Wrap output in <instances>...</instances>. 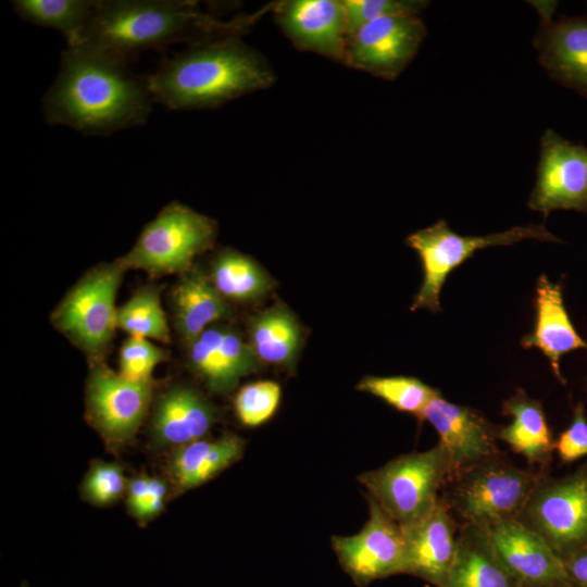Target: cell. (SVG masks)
<instances>
[{
    "instance_id": "obj_8",
    "label": "cell",
    "mask_w": 587,
    "mask_h": 587,
    "mask_svg": "<svg viewBox=\"0 0 587 587\" xmlns=\"http://www.w3.org/2000/svg\"><path fill=\"white\" fill-rule=\"evenodd\" d=\"M126 271L118 259L90 268L50 315L54 328L89 361L101 360L117 328L115 298Z\"/></svg>"
},
{
    "instance_id": "obj_30",
    "label": "cell",
    "mask_w": 587,
    "mask_h": 587,
    "mask_svg": "<svg viewBox=\"0 0 587 587\" xmlns=\"http://www.w3.org/2000/svg\"><path fill=\"white\" fill-rule=\"evenodd\" d=\"M187 364L212 391L228 392L237 385L204 332L187 346Z\"/></svg>"
},
{
    "instance_id": "obj_24",
    "label": "cell",
    "mask_w": 587,
    "mask_h": 587,
    "mask_svg": "<svg viewBox=\"0 0 587 587\" xmlns=\"http://www.w3.org/2000/svg\"><path fill=\"white\" fill-rule=\"evenodd\" d=\"M243 450L245 441L234 434L177 448L167 464L170 482L176 492L196 488L238 461Z\"/></svg>"
},
{
    "instance_id": "obj_26",
    "label": "cell",
    "mask_w": 587,
    "mask_h": 587,
    "mask_svg": "<svg viewBox=\"0 0 587 587\" xmlns=\"http://www.w3.org/2000/svg\"><path fill=\"white\" fill-rule=\"evenodd\" d=\"M93 0H15L14 11L24 20L38 26L61 32L67 46L75 45L90 21Z\"/></svg>"
},
{
    "instance_id": "obj_22",
    "label": "cell",
    "mask_w": 587,
    "mask_h": 587,
    "mask_svg": "<svg viewBox=\"0 0 587 587\" xmlns=\"http://www.w3.org/2000/svg\"><path fill=\"white\" fill-rule=\"evenodd\" d=\"M442 587H522L496 554L484 527L460 525Z\"/></svg>"
},
{
    "instance_id": "obj_36",
    "label": "cell",
    "mask_w": 587,
    "mask_h": 587,
    "mask_svg": "<svg viewBox=\"0 0 587 587\" xmlns=\"http://www.w3.org/2000/svg\"><path fill=\"white\" fill-rule=\"evenodd\" d=\"M126 495L128 511L140 522H148L159 515L165 504V500L151 496L149 476L145 473L128 480Z\"/></svg>"
},
{
    "instance_id": "obj_35",
    "label": "cell",
    "mask_w": 587,
    "mask_h": 587,
    "mask_svg": "<svg viewBox=\"0 0 587 587\" xmlns=\"http://www.w3.org/2000/svg\"><path fill=\"white\" fill-rule=\"evenodd\" d=\"M554 451L562 463L587 457V417L582 402L575 404L572 421L557 438Z\"/></svg>"
},
{
    "instance_id": "obj_23",
    "label": "cell",
    "mask_w": 587,
    "mask_h": 587,
    "mask_svg": "<svg viewBox=\"0 0 587 587\" xmlns=\"http://www.w3.org/2000/svg\"><path fill=\"white\" fill-rule=\"evenodd\" d=\"M502 414L512 417V421L498 428V439L528 463L547 466L552 459L555 440L541 402L519 388L502 402Z\"/></svg>"
},
{
    "instance_id": "obj_19",
    "label": "cell",
    "mask_w": 587,
    "mask_h": 587,
    "mask_svg": "<svg viewBox=\"0 0 587 587\" xmlns=\"http://www.w3.org/2000/svg\"><path fill=\"white\" fill-rule=\"evenodd\" d=\"M214 421V408L202 394L187 385H174L154 404L150 434L155 446L175 450L205 438Z\"/></svg>"
},
{
    "instance_id": "obj_4",
    "label": "cell",
    "mask_w": 587,
    "mask_h": 587,
    "mask_svg": "<svg viewBox=\"0 0 587 587\" xmlns=\"http://www.w3.org/2000/svg\"><path fill=\"white\" fill-rule=\"evenodd\" d=\"M541 474L521 469L498 453L449 483L445 499L460 525L488 527L517 520Z\"/></svg>"
},
{
    "instance_id": "obj_33",
    "label": "cell",
    "mask_w": 587,
    "mask_h": 587,
    "mask_svg": "<svg viewBox=\"0 0 587 587\" xmlns=\"http://www.w3.org/2000/svg\"><path fill=\"white\" fill-rule=\"evenodd\" d=\"M167 359L168 351L165 349L147 338L129 336L120 350L118 373L132 380H152L154 367Z\"/></svg>"
},
{
    "instance_id": "obj_13",
    "label": "cell",
    "mask_w": 587,
    "mask_h": 587,
    "mask_svg": "<svg viewBox=\"0 0 587 587\" xmlns=\"http://www.w3.org/2000/svg\"><path fill=\"white\" fill-rule=\"evenodd\" d=\"M425 36L426 26L415 14L378 17L349 38L345 64L395 79L413 60Z\"/></svg>"
},
{
    "instance_id": "obj_9",
    "label": "cell",
    "mask_w": 587,
    "mask_h": 587,
    "mask_svg": "<svg viewBox=\"0 0 587 587\" xmlns=\"http://www.w3.org/2000/svg\"><path fill=\"white\" fill-rule=\"evenodd\" d=\"M564 561L587 546V461L561 477L542 473L517 520Z\"/></svg>"
},
{
    "instance_id": "obj_34",
    "label": "cell",
    "mask_w": 587,
    "mask_h": 587,
    "mask_svg": "<svg viewBox=\"0 0 587 587\" xmlns=\"http://www.w3.org/2000/svg\"><path fill=\"white\" fill-rule=\"evenodd\" d=\"M346 15L349 38L363 25L378 17L391 14L417 15L427 7L421 0H341Z\"/></svg>"
},
{
    "instance_id": "obj_20",
    "label": "cell",
    "mask_w": 587,
    "mask_h": 587,
    "mask_svg": "<svg viewBox=\"0 0 587 587\" xmlns=\"http://www.w3.org/2000/svg\"><path fill=\"white\" fill-rule=\"evenodd\" d=\"M535 324L533 330L521 339L523 348H537L549 360L557 379L564 384L561 358L577 349L587 350V341L577 333L566 311L562 287L540 275L536 285Z\"/></svg>"
},
{
    "instance_id": "obj_31",
    "label": "cell",
    "mask_w": 587,
    "mask_h": 587,
    "mask_svg": "<svg viewBox=\"0 0 587 587\" xmlns=\"http://www.w3.org/2000/svg\"><path fill=\"white\" fill-rule=\"evenodd\" d=\"M280 400V387L272 380H259L240 388L235 397V411L240 423L257 427L268 421Z\"/></svg>"
},
{
    "instance_id": "obj_21",
    "label": "cell",
    "mask_w": 587,
    "mask_h": 587,
    "mask_svg": "<svg viewBox=\"0 0 587 587\" xmlns=\"http://www.w3.org/2000/svg\"><path fill=\"white\" fill-rule=\"evenodd\" d=\"M171 304L175 328L186 346L230 315L225 298L210 277L196 267L182 274L172 291Z\"/></svg>"
},
{
    "instance_id": "obj_11",
    "label": "cell",
    "mask_w": 587,
    "mask_h": 587,
    "mask_svg": "<svg viewBox=\"0 0 587 587\" xmlns=\"http://www.w3.org/2000/svg\"><path fill=\"white\" fill-rule=\"evenodd\" d=\"M369 519L351 536H334L332 546L342 570L362 587L404 574L405 549L400 525L369 498Z\"/></svg>"
},
{
    "instance_id": "obj_29",
    "label": "cell",
    "mask_w": 587,
    "mask_h": 587,
    "mask_svg": "<svg viewBox=\"0 0 587 587\" xmlns=\"http://www.w3.org/2000/svg\"><path fill=\"white\" fill-rule=\"evenodd\" d=\"M357 389L371 394L398 411L417 419L425 407L441 395L436 388L411 376H367L360 380Z\"/></svg>"
},
{
    "instance_id": "obj_37",
    "label": "cell",
    "mask_w": 587,
    "mask_h": 587,
    "mask_svg": "<svg viewBox=\"0 0 587 587\" xmlns=\"http://www.w3.org/2000/svg\"><path fill=\"white\" fill-rule=\"evenodd\" d=\"M571 587H587V546L563 561Z\"/></svg>"
},
{
    "instance_id": "obj_32",
    "label": "cell",
    "mask_w": 587,
    "mask_h": 587,
    "mask_svg": "<svg viewBox=\"0 0 587 587\" xmlns=\"http://www.w3.org/2000/svg\"><path fill=\"white\" fill-rule=\"evenodd\" d=\"M127 486L128 480L120 464L95 461L82 484V496L95 505L105 507L120 500Z\"/></svg>"
},
{
    "instance_id": "obj_3",
    "label": "cell",
    "mask_w": 587,
    "mask_h": 587,
    "mask_svg": "<svg viewBox=\"0 0 587 587\" xmlns=\"http://www.w3.org/2000/svg\"><path fill=\"white\" fill-rule=\"evenodd\" d=\"M273 83L265 59L239 37L190 46L147 76L153 101L170 110L216 108Z\"/></svg>"
},
{
    "instance_id": "obj_18",
    "label": "cell",
    "mask_w": 587,
    "mask_h": 587,
    "mask_svg": "<svg viewBox=\"0 0 587 587\" xmlns=\"http://www.w3.org/2000/svg\"><path fill=\"white\" fill-rule=\"evenodd\" d=\"M534 47L553 80L587 99V15L540 20Z\"/></svg>"
},
{
    "instance_id": "obj_7",
    "label": "cell",
    "mask_w": 587,
    "mask_h": 587,
    "mask_svg": "<svg viewBox=\"0 0 587 587\" xmlns=\"http://www.w3.org/2000/svg\"><path fill=\"white\" fill-rule=\"evenodd\" d=\"M216 223L188 205L171 202L141 230L135 245L120 262L151 276L184 274L196 257L210 249Z\"/></svg>"
},
{
    "instance_id": "obj_17",
    "label": "cell",
    "mask_w": 587,
    "mask_h": 587,
    "mask_svg": "<svg viewBox=\"0 0 587 587\" xmlns=\"http://www.w3.org/2000/svg\"><path fill=\"white\" fill-rule=\"evenodd\" d=\"M275 16L284 34L298 49L345 64L349 34L341 1H285L275 7Z\"/></svg>"
},
{
    "instance_id": "obj_28",
    "label": "cell",
    "mask_w": 587,
    "mask_h": 587,
    "mask_svg": "<svg viewBox=\"0 0 587 587\" xmlns=\"http://www.w3.org/2000/svg\"><path fill=\"white\" fill-rule=\"evenodd\" d=\"M116 327L129 336L168 344L171 333L161 304L160 289L153 285L137 289L117 308Z\"/></svg>"
},
{
    "instance_id": "obj_16",
    "label": "cell",
    "mask_w": 587,
    "mask_h": 587,
    "mask_svg": "<svg viewBox=\"0 0 587 587\" xmlns=\"http://www.w3.org/2000/svg\"><path fill=\"white\" fill-rule=\"evenodd\" d=\"M400 527L405 549L404 574L442 587L455 555L460 529L445 497L440 496L423 517Z\"/></svg>"
},
{
    "instance_id": "obj_1",
    "label": "cell",
    "mask_w": 587,
    "mask_h": 587,
    "mask_svg": "<svg viewBox=\"0 0 587 587\" xmlns=\"http://www.w3.org/2000/svg\"><path fill=\"white\" fill-rule=\"evenodd\" d=\"M125 61L85 47H67L58 75L42 98L46 121L87 135H108L143 124L153 99L147 77Z\"/></svg>"
},
{
    "instance_id": "obj_12",
    "label": "cell",
    "mask_w": 587,
    "mask_h": 587,
    "mask_svg": "<svg viewBox=\"0 0 587 587\" xmlns=\"http://www.w3.org/2000/svg\"><path fill=\"white\" fill-rule=\"evenodd\" d=\"M530 210L545 217L554 210L587 213V147L548 128L540 138Z\"/></svg>"
},
{
    "instance_id": "obj_15",
    "label": "cell",
    "mask_w": 587,
    "mask_h": 587,
    "mask_svg": "<svg viewBox=\"0 0 587 587\" xmlns=\"http://www.w3.org/2000/svg\"><path fill=\"white\" fill-rule=\"evenodd\" d=\"M507 570L522 587H571L563 561L516 520L484 527Z\"/></svg>"
},
{
    "instance_id": "obj_14",
    "label": "cell",
    "mask_w": 587,
    "mask_h": 587,
    "mask_svg": "<svg viewBox=\"0 0 587 587\" xmlns=\"http://www.w3.org/2000/svg\"><path fill=\"white\" fill-rule=\"evenodd\" d=\"M419 421L428 422L447 454L450 483L478 463L500 453L498 428L470 407L448 401L441 395L423 410Z\"/></svg>"
},
{
    "instance_id": "obj_10",
    "label": "cell",
    "mask_w": 587,
    "mask_h": 587,
    "mask_svg": "<svg viewBox=\"0 0 587 587\" xmlns=\"http://www.w3.org/2000/svg\"><path fill=\"white\" fill-rule=\"evenodd\" d=\"M151 395L152 380H132L102 360L90 361L86 417L109 449L118 450L133 440L148 413Z\"/></svg>"
},
{
    "instance_id": "obj_25",
    "label": "cell",
    "mask_w": 587,
    "mask_h": 587,
    "mask_svg": "<svg viewBox=\"0 0 587 587\" xmlns=\"http://www.w3.org/2000/svg\"><path fill=\"white\" fill-rule=\"evenodd\" d=\"M300 328L294 315L274 308L255 316L250 325L251 348L258 360L290 367L300 348Z\"/></svg>"
},
{
    "instance_id": "obj_27",
    "label": "cell",
    "mask_w": 587,
    "mask_h": 587,
    "mask_svg": "<svg viewBox=\"0 0 587 587\" xmlns=\"http://www.w3.org/2000/svg\"><path fill=\"white\" fill-rule=\"evenodd\" d=\"M209 277L225 299L237 301L257 299L272 287L270 277L253 260L233 250L215 258Z\"/></svg>"
},
{
    "instance_id": "obj_6",
    "label": "cell",
    "mask_w": 587,
    "mask_h": 587,
    "mask_svg": "<svg viewBox=\"0 0 587 587\" xmlns=\"http://www.w3.org/2000/svg\"><path fill=\"white\" fill-rule=\"evenodd\" d=\"M526 239L561 241L544 224L514 226L483 236H462L452 230L446 221L440 220L411 234L407 243L417 252L423 268V282L413 299L411 311L425 309L433 313L440 312L439 296L448 275L454 268L478 250L510 246Z\"/></svg>"
},
{
    "instance_id": "obj_5",
    "label": "cell",
    "mask_w": 587,
    "mask_h": 587,
    "mask_svg": "<svg viewBox=\"0 0 587 587\" xmlns=\"http://www.w3.org/2000/svg\"><path fill=\"white\" fill-rule=\"evenodd\" d=\"M373 499L400 526L427 514L450 483V466L444 449L433 448L401 454L358 477Z\"/></svg>"
},
{
    "instance_id": "obj_2",
    "label": "cell",
    "mask_w": 587,
    "mask_h": 587,
    "mask_svg": "<svg viewBox=\"0 0 587 587\" xmlns=\"http://www.w3.org/2000/svg\"><path fill=\"white\" fill-rule=\"evenodd\" d=\"M255 15L220 21L198 4L178 0H97L93 14L73 46H85L127 62L135 53L186 42L196 46L239 37Z\"/></svg>"
}]
</instances>
